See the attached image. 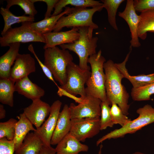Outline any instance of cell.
<instances>
[{"label":"cell","mask_w":154,"mask_h":154,"mask_svg":"<svg viewBox=\"0 0 154 154\" xmlns=\"http://www.w3.org/2000/svg\"><path fill=\"white\" fill-rule=\"evenodd\" d=\"M106 76L105 86L107 101L110 105L116 104L126 115L129 114L130 105L128 104L129 93L122 84L124 76L111 60L104 65Z\"/></svg>","instance_id":"1"},{"label":"cell","mask_w":154,"mask_h":154,"mask_svg":"<svg viewBox=\"0 0 154 154\" xmlns=\"http://www.w3.org/2000/svg\"><path fill=\"white\" fill-rule=\"evenodd\" d=\"M78 28L80 35L78 39L72 43L59 46L62 49L75 53L79 58V67L82 70H90L91 68L88 64V60L90 56L96 53L98 38L97 37L93 36V29L88 27Z\"/></svg>","instance_id":"2"},{"label":"cell","mask_w":154,"mask_h":154,"mask_svg":"<svg viewBox=\"0 0 154 154\" xmlns=\"http://www.w3.org/2000/svg\"><path fill=\"white\" fill-rule=\"evenodd\" d=\"M106 62L105 58L102 54L101 50L90 56L88 61L90 65L91 72L86 84V94L98 98L102 102L107 101L105 86L106 76L104 68Z\"/></svg>","instance_id":"3"},{"label":"cell","mask_w":154,"mask_h":154,"mask_svg":"<svg viewBox=\"0 0 154 154\" xmlns=\"http://www.w3.org/2000/svg\"><path fill=\"white\" fill-rule=\"evenodd\" d=\"M44 64L52 73L61 86L64 85L67 78V68L73 62L72 56L67 50L57 46L44 49Z\"/></svg>","instance_id":"4"},{"label":"cell","mask_w":154,"mask_h":154,"mask_svg":"<svg viewBox=\"0 0 154 154\" xmlns=\"http://www.w3.org/2000/svg\"><path fill=\"white\" fill-rule=\"evenodd\" d=\"M138 116L130 121L126 125L115 129L99 138L96 141L98 146L107 139L123 137L127 134H132L143 127L154 122V108L149 104L145 105L136 111Z\"/></svg>","instance_id":"5"},{"label":"cell","mask_w":154,"mask_h":154,"mask_svg":"<svg viewBox=\"0 0 154 154\" xmlns=\"http://www.w3.org/2000/svg\"><path fill=\"white\" fill-rule=\"evenodd\" d=\"M102 5L91 8L73 7L67 16H62L59 19L53 28V32H59L64 27H88L94 29H98V26L92 21L93 16L96 12L102 10Z\"/></svg>","instance_id":"6"},{"label":"cell","mask_w":154,"mask_h":154,"mask_svg":"<svg viewBox=\"0 0 154 154\" xmlns=\"http://www.w3.org/2000/svg\"><path fill=\"white\" fill-rule=\"evenodd\" d=\"M29 21L21 23L18 27L11 28L0 37V45L1 47L9 46L15 43L31 42L45 43L42 35L32 29L30 27Z\"/></svg>","instance_id":"7"},{"label":"cell","mask_w":154,"mask_h":154,"mask_svg":"<svg viewBox=\"0 0 154 154\" xmlns=\"http://www.w3.org/2000/svg\"><path fill=\"white\" fill-rule=\"evenodd\" d=\"M91 74L90 70H82L72 62L67 67L66 83L60 87L74 95H79L81 97L85 98L86 94L84 85Z\"/></svg>","instance_id":"8"},{"label":"cell","mask_w":154,"mask_h":154,"mask_svg":"<svg viewBox=\"0 0 154 154\" xmlns=\"http://www.w3.org/2000/svg\"><path fill=\"white\" fill-rule=\"evenodd\" d=\"M100 117L85 118L71 119L69 133L80 142L97 135L100 130Z\"/></svg>","instance_id":"9"},{"label":"cell","mask_w":154,"mask_h":154,"mask_svg":"<svg viewBox=\"0 0 154 154\" xmlns=\"http://www.w3.org/2000/svg\"><path fill=\"white\" fill-rule=\"evenodd\" d=\"M101 102L99 99L86 94L82 103L77 105L73 103L70 104L69 108L71 119L100 117Z\"/></svg>","instance_id":"10"},{"label":"cell","mask_w":154,"mask_h":154,"mask_svg":"<svg viewBox=\"0 0 154 154\" xmlns=\"http://www.w3.org/2000/svg\"><path fill=\"white\" fill-rule=\"evenodd\" d=\"M62 103L57 100L50 106V110L48 118L39 128L34 132L40 138L44 145L51 146L50 141L55 128Z\"/></svg>","instance_id":"11"},{"label":"cell","mask_w":154,"mask_h":154,"mask_svg":"<svg viewBox=\"0 0 154 154\" xmlns=\"http://www.w3.org/2000/svg\"><path fill=\"white\" fill-rule=\"evenodd\" d=\"M133 3V0H127L125 9L122 12H119L118 15L126 21L129 27L131 37L130 46L138 48L141 45L138 35L140 17L136 13Z\"/></svg>","instance_id":"12"},{"label":"cell","mask_w":154,"mask_h":154,"mask_svg":"<svg viewBox=\"0 0 154 154\" xmlns=\"http://www.w3.org/2000/svg\"><path fill=\"white\" fill-rule=\"evenodd\" d=\"M36 70L35 59L29 54H19L11 68L9 78L15 82Z\"/></svg>","instance_id":"13"},{"label":"cell","mask_w":154,"mask_h":154,"mask_svg":"<svg viewBox=\"0 0 154 154\" xmlns=\"http://www.w3.org/2000/svg\"><path fill=\"white\" fill-rule=\"evenodd\" d=\"M50 106L40 99L32 101V103L23 109L26 117L36 129L40 127L49 116Z\"/></svg>","instance_id":"14"},{"label":"cell","mask_w":154,"mask_h":154,"mask_svg":"<svg viewBox=\"0 0 154 154\" xmlns=\"http://www.w3.org/2000/svg\"><path fill=\"white\" fill-rule=\"evenodd\" d=\"M45 40L44 50L57 45L72 43L78 39L80 35L78 28L65 31L52 32L43 35Z\"/></svg>","instance_id":"15"},{"label":"cell","mask_w":154,"mask_h":154,"mask_svg":"<svg viewBox=\"0 0 154 154\" xmlns=\"http://www.w3.org/2000/svg\"><path fill=\"white\" fill-rule=\"evenodd\" d=\"M71 119L69 108L64 105L60 112L51 141V145L57 144L69 133L71 127Z\"/></svg>","instance_id":"16"},{"label":"cell","mask_w":154,"mask_h":154,"mask_svg":"<svg viewBox=\"0 0 154 154\" xmlns=\"http://www.w3.org/2000/svg\"><path fill=\"white\" fill-rule=\"evenodd\" d=\"M15 91L32 101L40 99L45 94L44 90L33 83L28 76L22 78L15 83Z\"/></svg>","instance_id":"17"},{"label":"cell","mask_w":154,"mask_h":154,"mask_svg":"<svg viewBox=\"0 0 154 154\" xmlns=\"http://www.w3.org/2000/svg\"><path fill=\"white\" fill-rule=\"evenodd\" d=\"M56 145V154H79L88 151L89 149L87 145L81 143L69 133Z\"/></svg>","instance_id":"18"},{"label":"cell","mask_w":154,"mask_h":154,"mask_svg":"<svg viewBox=\"0 0 154 154\" xmlns=\"http://www.w3.org/2000/svg\"><path fill=\"white\" fill-rule=\"evenodd\" d=\"M127 54L123 62L120 63H115V65L123 74L124 78L128 80L131 83L133 88H136L154 83V73L147 74H141L137 76H131L129 73L126 67V64L127 61L131 50Z\"/></svg>","instance_id":"19"},{"label":"cell","mask_w":154,"mask_h":154,"mask_svg":"<svg viewBox=\"0 0 154 154\" xmlns=\"http://www.w3.org/2000/svg\"><path fill=\"white\" fill-rule=\"evenodd\" d=\"M20 43L11 44L8 50L0 57V79L9 78L11 66L19 54Z\"/></svg>","instance_id":"20"},{"label":"cell","mask_w":154,"mask_h":154,"mask_svg":"<svg viewBox=\"0 0 154 154\" xmlns=\"http://www.w3.org/2000/svg\"><path fill=\"white\" fill-rule=\"evenodd\" d=\"M64 10L60 14L37 22H29L30 27L42 35L52 32L59 19L65 15H67L72 11L73 7H66Z\"/></svg>","instance_id":"21"},{"label":"cell","mask_w":154,"mask_h":154,"mask_svg":"<svg viewBox=\"0 0 154 154\" xmlns=\"http://www.w3.org/2000/svg\"><path fill=\"white\" fill-rule=\"evenodd\" d=\"M19 119L16 126L14 138L15 151L21 146L24 139L30 131H36L33 124L25 116L23 112L19 114Z\"/></svg>","instance_id":"22"},{"label":"cell","mask_w":154,"mask_h":154,"mask_svg":"<svg viewBox=\"0 0 154 154\" xmlns=\"http://www.w3.org/2000/svg\"><path fill=\"white\" fill-rule=\"evenodd\" d=\"M44 145L41 140L34 132H29L20 147L15 151V154H37Z\"/></svg>","instance_id":"23"},{"label":"cell","mask_w":154,"mask_h":154,"mask_svg":"<svg viewBox=\"0 0 154 154\" xmlns=\"http://www.w3.org/2000/svg\"><path fill=\"white\" fill-rule=\"evenodd\" d=\"M138 28L139 38L145 40L148 32H154V9L141 13Z\"/></svg>","instance_id":"24"},{"label":"cell","mask_w":154,"mask_h":154,"mask_svg":"<svg viewBox=\"0 0 154 154\" xmlns=\"http://www.w3.org/2000/svg\"><path fill=\"white\" fill-rule=\"evenodd\" d=\"M77 8H94L103 5L100 1L93 0H60L56 4L51 16L57 15L62 12V9L68 5Z\"/></svg>","instance_id":"25"},{"label":"cell","mask_w":154,"mask_h":154,"mask_svg":"<svg viewBox=\"0 0 154 154\" xmlns=\"http://www.w3.org/2000/svg\"><path fill=\"white\" fill-rule=\"evenodd\" d=\"M0 13L3 17L4 22V27L1 33V36L12 28L11 26L12 25L27 21L33 22L35 21L34 17L29 16L25 15L16 16L13 14L9 9L6 8L1 7Z\"/></svg>","instance_id":"26"},{"label":"cell","mask_w":154,"mask_h":154,"mask_svg":"<svg viewBox=\"0 0 154 154\" xmlns=\"http://www.w3.org/2000/svg\"><path fill=\"white\" fill-rule=\"evenodd\" d=\"M15 82L10 78L0 79V102L13 107Z\"/></svg>","instance_id":"27"},{"label":"cell","mask_w":154,"mask_h":154,"mask_svg":"<svg viewBox=\"0 0 154 154\" xmlns=\"http://www.w3.org/2000/svg\"><path fill=\"white\" fill-rule=\"evenodd\" d=\"M124 0H102L103 8H105L108 13V22L111 26L115 30L117 31L116 16L118 9Z\"/></svg>","instance_id":"28"},{"label":"cell","mask_w":154,"mask_h":154,"mask_svg":"<svg viewBox=\"0 0 154 154\" xmlns=\"http://www.w3.org/2000/svg\"><path fill=\"white\" fill-rule=\"evenodd\" d=\"M153 94L154 83L136 88H132L131 93L133 100L137 101L149 100Z\"/></svg>","instance_id":"29"},{"label":"cell","mask_w":154,"mask_h":154,"mask_svg":"<svg viewBox=\"0 0 154 154\" xmlns=\"http://www.w3.org/2000/svg\"><path fill=\"white\" fill-rule=\"evenodd\" d=\"M6 8L9 9L14 5L20 6L24 11L25 14L34 17L37 12L32 0H7Z\"/></svg>","instance_id":"30"},{"label":"cell","mask_w":154,"mask_h":154,"mask_svg":"<svg viewBox=\"0 0 154 154\" xmlns=\"http://www.w3.org/2000/svg\"><path fill=\"white\" fill-rule=\"evenodd\" d=\"M16 119L11 118L7 121L0 123V139L6 137L9 140L14 139L16 123Z\"/></svg>","instance_id":"31"},{"label":"cell","mask_w":154,"mask_h":154,"mask_svg":"<svg viewBox=\"0 0 154 154\" xmlns=\"http://www.w3.org/2000/svg\"><path fill=\"white\" fill-rule=\"evenodd\" d=\"M110 104L108 101L102 102L101 113L100 119V130L106 129L108 127H112L114 125L110 113Z\"/></svg>","instance_id":"32"},{"label":"cell","mask_w":154,"mask_h":154,"mask_svg":"<svg viewBox=\"0 0 154 154\" xmlns=\"http://www.w3.org/2000/svg\"><path fill=\"white\" fill-rule=\"evenodd\" d=\"M110 108V113L114 124H119L121 127L127 124L131 120L125 115L121 110L116 103H113Z\"/></svg>","instance_id":"33"},{"label":"cell","mask_w":154,"mask_h":154,"mask_svg":"<svg viewBox=\"0 0 154 154\" xmlns=\"http://www.w3.org/2000/svg\"><path fill=\"white\" fill-rule=\"evenodd\" d=\"M133 5L136 12L141 13L154 9V0H135Z\"/></svg>","instance_id":"34"},{"label":"cell","mask_w":154,"mask_h":154,"mask_svg":"<svg viewBox=\"0 0 154 154\" xmlns=\"http://www.w3.org/2000/svg\"><path fill=\"white\" fill-rule=\"evenodd\" d=\"M14 152V139L9 140L6 137L0 139V154H13Z\"/></svg>","instance_id":"35"},{"label":"cell","mask_w":154,"mask_h":154,"mask_svg":"<svg viewBox=\"0 0 154 154\" xmlns=\"http://www.w3.org/2000/svg\"><path fill=\"white\" fill-rule=\"evenodd\" d=\"M28 49L34 56L44 74L49 79L54 83L58 87V86L55 82L52 74L50 71L44 63L42 62L37 55L32 44H31L28 46Z\"/></svg>","instance_id":"36"},{"label":"cell","mask_w":154,"mask_h":154,"mask_svg":"<svg viewBox=\"0 0 154 154\" xmlns=\"http://www.w3.org/2000/svg\"><path fill=\"white\" fill-rule=\"evenodd\" d=\"M35 3L40 1L45 2L47 5L46 11L44 15V18H48L51 16V13L53 9L58 0H32Z\"/></svg>","instance_id":"37"},{"label":"cell","mask_w":154,"mask_h":154,"mask_svg":"<svg viewBox=\"0 0 154 154\" xmlns=\"http://www.w3.org/2000/svg\"><path fill=\"white\" fill-rule=\"evenodd\" d=\"M58 90L57 94L60 97L62 96H66L74 100L75 102L78 104L82 103L84 100L85 98L81 97H77L76 96L70 94L64 89L62 88L60 86H58Z\"/></svg>","instance_id":"38"},{"label":"cell","mask_w":154,"mask_h":154,"mask_svg":"<svg viewBox=\"0 0 154 154\" xmlns=\"http://www.w3.org/2000/svg\"><path fill=\"white\" fill-rule=\"evenodd\" d=\"M37 154H56L55 148L51 146L44 145L41 150Z\"/></svg>","instance_id":"39"},{"label":"cell","mask_w":154,"mask_h":154,"mask_svg":"<svg viewBox=\"0 0 154 154\" xmlns=\"http://www.w3.org/2000/svg\"><path fill=\"white\" fill-rule=\"evenodd\" d=\"M6 116V111L3 106L0 104V119H2L5 118Z\"/></svg>","instance_id":"40"},{"label":"cell","mask_w":154,"mask_h":154,"mask_svg":"<svg viewBox=\"0 0 154 154\" xmlns=\"http://www.w3.org/2000/svg\"><path fill=\"white\" fill-rule=\"evenodd\" d=\"M103 146L101 144L100 145V149L97 154H102V150Z\"/></svg>","instance_id":"41"},{"label":"cell","mask_w":154,"mask_h":154,"mask_svg":"<svg viewBox=\"0 0 154 154\" xmlns=\"http://www.w3.org/2000/svg\"><path fill=\"white\" fill-rule=\"evenodd\" d=\"M132 154H145L142 153L141 152H136L133 153Z\"/></svg>","instance_id":"42"},{"label":"cell","mask_w":154,"mask_h":154,"mask_svg":"<svg viewBox=\"0 0 154 154\" xmlns=\"http://www.w3.org/2000/svg\"><path fill=\"white\" fill-rule=\"evenodd\" d=\"M153 33H154V32H153Z\"/></svg>","instance_id":"43"}]
</instances>
